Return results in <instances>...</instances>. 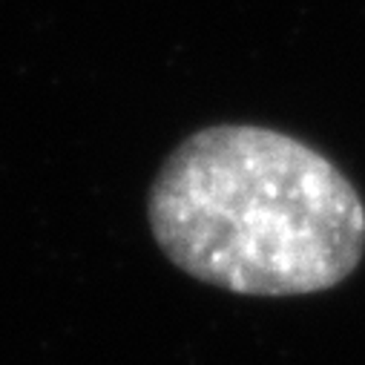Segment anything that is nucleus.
Wrapping results in <instances>:
<instances>
[{
    "instance_id": "f257e3e1",
    "label": "nucleus",
    "mask_w": 365,
    "mask_h": 365,
    "mask_svg": "<svg viewBox=\"0 0 365 365\" xmlns=\"http://www.w3.org/2000/svg\"><path fill=\"white\" fill-rule=\"evenodd\" d=\"M161 253L239 297H308L345 282L365 253V205L311 144L253 124L187 135L147 196Z\"/></svg>"
}]
</instances>
